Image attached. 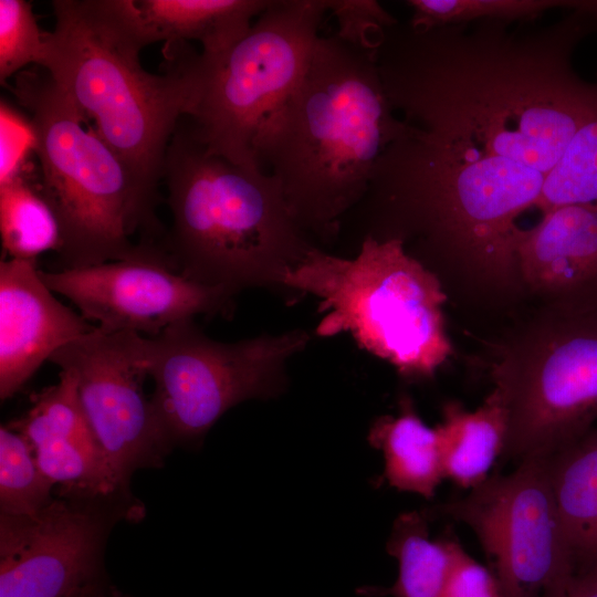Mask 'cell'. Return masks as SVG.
<instances>
[{
    "label": "cell",
    "instance_id": "cell-1",
    "mask_svg": "<svg viewBox=\"0 0 597 597\" xmlns=\"http://www.w3.org/2000/svg\"><path fill=\"white\" fill-rule=\"evenodd\" d=\"M590 7L579 1L546 25L398 21L375 49L385 94L404 121L437 138L546 176L597 112V82L573 66L577 45L597 31Z\"/></svg>",
    "mask_w": 597,
    "mask_h": 597
},
{
    "label": "cell",
    "instance_id": "cell-2",
    "mask_svg": "<svg viewBox=\"0 0 597 597\" xmlns=\"http://www.w3.org/2000/svg\"><path fill=\"white\" fill-rule=\"evenodd\" d=\"M544 180L523 164L484 158L409 124L381 153L355 208L362 239H398L441 282L458 276L476 292L510 297L524 290L517 219L535 208Z\"/></svg>",
    "mask_w": 597,
    "mask_h": 597
},
{
    "label": "cell",
    "instance_id": "cell-3",
    "mask_svg": "<svg viewBox=\"0 0 597 597\" xmlns=\"http://www.w3.org/2000/svg\"><path fill=\"white\" fill-rule=\"evenodd\" d=\"M408 126L385 94L375 50L320 35L303 76L261 124L253 154L279 181L298 228L331 242L381 153Z\"/></svg>",
    "mask_w": 597,
    "mask_h": 597
},
{
    "label": "cell",
    "instance_id": "cell-4",
    "mask_svg": "<svg viewBox=\"0 0 597 597\" xmlns=\"http://www.w3.org/2000/svg\"><path fill=\"white\" fill-rule=\"evenodd\" d=\"M52 8L55 24L40 67L157 195L168 145L193 104L199 54L187 42L166 44L168 66L153 74L118 0H55Z\"/></svg>",
    "mask_w": 597,
    "mask_h": 597
},
{
    "label": "cell",
    "instance_id": "cell-5",
    "mask_svg": "<svg viewBox=\"0 0 597 597\" xmlns=\"http://www.w3.org/2000/svg\"><path fill=\"white\" fill-rule=\"evenodd\" d=\"M163 178L172 224L164 248L184 276L234 296L285 293L286 271L316 247L298 228L274 176L211 153L184 117L168 145Z\"/></svg>",
    "mask_w": 597,
    "mask_h": 597
},
{
    "label": "cell",
    "instance_id": "cell-6",
    "mask_svg": "<svg viewBox=\"0 0 597 597\" xmlns=\"http://www.w3.org/2000/svg\"><path fill=\"white\" fill-rule=\"evenodd\" d=\"M19 73L12 91L31 113L41 168L39 188L51 206L61 231L56 252L60 269L155 255L146 243L160 226L155 214L157 195L150 192L124 160L80 114L42 67Z\"/></svg>",
    "mask_w": 597,
    "mask_h": 597
},
{
    "label": "cell",
    "instance_id": "cell-7",
    "mask_svg": "<svg viewBox=\"0 0 597 597\" xmlns=\"http://www.w3.org/2000/svg\"><path fill=\"white\" fill-rule=\"evenodd\" d=\"M285 292L317 297L315 334H349L408 381L433 378L453 354L446 331L448 301L439 276L398 239L365 237L350 259L314 247L282 280Z\"/></svg>",
    "mask_w": 597,
    "mask_h": 597
},
{
    "label": "cell",
    "instance_id": "cell-8",
    "mask_svg": "<svg viewBox=\"0 0 597 597\" xmlns=\"http://www.w3.org/2000/svg\"><path fill=\"white\" fill-rule=\"evenodd\" d=\"M491 377L507 410L502 457L548 458L597 420V304L548 303L500 347Z\"/></svg>",
    "mask_w": 597,
    "mask_h": 597
},
{
    "label": "cell",
    "instance_id": "cell-9",
    "mask_svg": "<svg viewBox=\"0 0 597 597\" xmlns=\"http://www.w3.org/2000/svg\"><path fill=\"white\" fill-rule=\"evenodd\" d=\"M327 12V0H271L229 51L199 53L198 87L185 118L211 153L260 168L255 135L303 76Z\"/></svg>",
    "mask_w": 597,
    "mask_h": 597
},
{
    "label": "cell",
    "instance_id": "cell-10",
    "mask_svg": "<svg viewBox=\"0 0 597 597\" xmlns=\"http://www.w3.org/2000/svg\"><path fill=\"white\" fill-rule=\"evenodd\" d=\"M311 334L295 328L238 342L205 335L193 320L148 337L150 396L158 419L176 444L198 443L232 407L269 399L287 386L286 364Z\"/></svg>",
    "mask_w": 597,
    "mask_h": 597
},
{
    "label": "cell",
    "instance_id": "cell-11",
    "mask_svg": "<svg viewBox=\"0 0 597 597\" xmlns=\"http://www.w3.org/2000/svg\"><path fill=\"white\" fill-rule=\"evenodd\" d=\"M434 512L469 526L489 561L501 597H557L576 574L549 485L547 458L490 475Z\"/></svg>",
    "mask_w": 597,
    "mask_h": 597
},
{
    "label": "cell",
    "instance_id": "cell-12",
    "mask_svg": "<svg viewBox=\"0 0 597 597\" xmlns=\"http://www.w3.org/2000/svg\"><path fill=\"white\" fill-rule=\"evenodd\" d=\"M148 337L96 326L50 362L72 369L85 417L122 492L133 473L161 467L175 447L144 391Z\"/></svg>",
    "mask_w": 597,
    "mask_h": 597
},
{
    "label": "cell",
    "instance_id": "cell-13",
    "mask_svg": "<svg viewBox=\"0 0 597 597\" xmlns=\"http://www.w3.org/2000/svg\"><path fill=\"white\" fill-rule=\"evenodd\" d=\"M30 516L0 513V597H69L101 582L115 496L61 495Z\"/></svg>",
    "mask_w": 597,
    "mask_h": 597
},
{
    "label": "cell",
    "instance_id": "cell-14",
    "mask_svg": "<svg viewBox=\"0 0 597 597\" xmlns=\"http://www.w3.org/2000/svg\"><path fill=\"white\" fill-rule=\"evenodd\" d=\"M56 294L102 329L155 337L198 315H229L234 295L177 272L167 254L42 271Z\"/></svg>",
    "mask_w": 597,
    "mask_h": 597
},
{
    "label": "cell",
    "instance_id": "cell-15",
    "mask_svg": "<svg viewBox=\"0 0 597 597\" xmlns=\"http://www.w3.org/2000/svg\"><path fill=\"white\" fill-rule=\"evenodd\" d=\"M96 328L59 301L36 260L0 262V397L14 396L61 348Z\"/></svg>",
    "mask_w": 597,
    "mask_h": 597
},
{
    "label": "cell",
    "instance_id": "cell-16",
    "mask_svg": "<svg viewBox=\"0 0 597 597\" xmlns=\"http://www.w3.org/2000/svg\"><path fill=\"white\" fill-rule=\"evenodd\" d=\"M524 289L549 303L597 304V205L551 210L515 248Z\"/></svg>",
    "mask_w": 597,
    "mask_h": 597
},
{
    "label": "cell",
    "instance_id": "cell-17",
    "mask_svg": "<svg viewBox=\"0 0 597 597\" xmlns=\"http://www.w3.org/2000/svg\"><path fill=\"white\" fill-rule=\"evenodd\" d=\"M271 0H118L127 22L145 46L187 41L205 55L229 51L250 31Z\"/></svg>",
    "mask_w": 597,
    "mask_h": 597
},
{
    "label": "cell",
    "instance_id": "cell-18",
    "mask_svg": "<svg viewBox=\"0 0 597 597\" xmlns=\"http://www.w3.org/2000/svg\"><path fill=\"white\" fill-rule=\"evenodd\" d=\"M556 512L576 573L597 570V429L547 458Z\"/></svg>",
    "mask_w": 597,
    "mask_h": 597
},
{
    "label": "cell",
    "instance_id": "cell-19",
    "mask_svg": "<svg viewBox=\"0 0 597 597\" xmlns=\"http://www.w3.org/2000/svg\"><path fill=\"white\" fill-rule=\"evenodd\" d=\"M444 479L462 489L483 483L496 459L502 457L507 433V410L493 387L475 410L455 400L442 406L436 427Z\"/></svg>",
    "mask_w": 597,
    "mask_h": 597
},
{
    "label": "cell",
    "instance_id": "cell-20",
    "mask_svg": "<svg viewBox=\"0 0 597 597\" xmlns=\"http://www.w3.org/2000/svg\"><path fill=\"white\" fill-rule=\"evenodd\" d=\"M368 442L384 455V479L399 491L432 499L444 479L438 432L402 396L396 416H381L371 425Z\"/></svg>",
    "mask_w": 597,
    "mask_h": 597
},
{
    "label": "cell",
    "instance_id": "cell-21",
    "mask_svg": "<svg viewBox=\"0 0 597 597\" xmlns=\"http://www.w3.org/2000/svg\"><path fill=\"white\" fill-rule=\"evenodd\" d=\"M459 543L451 534L431 538L428 512L400 514L386 545L387 552L398 561V577L389 588H366L362 594L443 597Z\"/></svg>",
    "mask_w": 597,
    "mask_h": 597
},
{
    "label": "cell",
    "instance_id": "cell-22",
    "mask_svg": "<svg viewBox=\"0 0 597 597\" xmlns=\"http://www.w3.org/2000/svg\"><path fill=\"white\" fill-rule=\"evenodd\" d=\"M28 172L25 168L0 186V234L3 255L10 259L36 260L61 247L55 213Z\"/></svg>",
    "mask_w": 597,
    "mask_h": 597
},
{
    "label": "cell",
    "instance_id": "cell-23",
    "mask_svg": "<svg viewBox=\"0 0 597 597\" xmlns=\"http://www.w3.org/2000/svg\"><path fill=\"white\" fill-rule=\"evenodd\" d=\"M59 376V381L34 396L32 407L9 427L31 448L49 441L98 444L82 408L75 373L62 368Z\"/></svg>",
    "mask_w": 597,
    "mask_h": 597
},
{
    "label": "cell",
    "instance_id": "cell-24",
    "mask_svg": "<svg viewBox=\"0 0 597 597\" xmlns=\"http://www.w3.org/2000/svg\"><path fill=\"white\" fill-rule=\"evenodd\" d=\"M572 205H597V112L579 127L545 176L535 208L543 216Z\"/></svg>",
    "mask_w": 597,
    "mask_h": 597
},
{
    "label": "cell",
    "instance_id": "cell-25",
    "mask_svg": "<svg viewBox=\"0 0 597 597\" xmlns=\"http://www.w3.org/2000/svg\"><path fill=\"white\" fill-rule=\"evenodd\" d=\"M53 486L40 470L28 441L9 426H1L0 513L34 515L53 500Z\"/></svg>",
    "mask_w": 597,
    "mask_h": 597
},
{
    "label": "cell",
    "instance_id": "cell-26",
    "mask_svg": "<svg viewBox=\"0 0 597 597\" xmlns=\"http://www.w3.org/2000/svg\"><path fill=\"white\" fill-rule=\"evenodd\" d=\"M578 1L559 0H408L409 23L432 28L478 20L533 22L552 9L575 10Z\"/></svg>",
    "mask_w": 597,
    "mask_h": 597
},
{
    "label": "cell",
    "instance_id": "cell-27",
    "mask_svg": "<svg viewBox=\"0 0 597 597\" xmlns=\"http://www.w3.org/2000/svg\"><path fill=\"white\" fill-rule=\"evenodd\" d=\"M48 32H42L25 0H0V81L4 84L23 67L43 64Z\"/></svg>",
    "mask_w": 597,
    "mask_h": 597
},
{
    "label": "cell",
    "instance_id": "cell-28",
    "mask_svg": "<svg viewBox=\"0 0 597 597\" xmlns=\"http://www.w3.org/2000/svg\"><path fill=\"white\" fill-rule=\"evenodd\" d=\"M337 21L336 34L352 44L375 50L384 30L398 20L375 0H327Z\"/></svg>",
    "mask_w": 597,
    "mask_h": 597
},
{
    "label": "cell",
    "instance_id": "cell-29",
    "mask_svg": "<svg viewBox=\"0 0 597 597\" xmlns=\"http://www.w3.org/2000/svg\"><path fill=\"white\" fill-rule=\"evenodd\" d=\"M32 121L6 101L0 103V186L20 176L35 150Z\"/></svg>",
    "mask_w": 597,
    "mask_h": 597
},
{
    "label": "cell",
    "instance_id": "cell-30",
    "mask_svg": "<svg viewBox=\"0 0 597 597\" xmlns=\"http://www.w3.org/2000/svg\"><path fill=\"white\" fill-rule=\"evenodd\" d=\"M443 597H501L490 567L468 554L459 543Z\"/></svg>",
    "mask_w": 597,
    "mask_h": 597
},
{
    "label": "cell",
    "instance_id": "cell-31",
    "mask_svg": "<svg viewBox=\"0 0 597 597\" xmlns=\"http://www.w3.org/2000/svg\"><path fill=\"white\" fill-rule=\"evenodd\" d=\"M557 597H597V570L576 573Z\"/></svg>",
    "mask_w": 597,
    "mask_h": 597
},
{
    "label": "cell",
    "instance_id": "cell-32",
    "mask_svg": "<svg viewBox=\"0 0 597 597\" xmlns=\"http://www.w3.org/2000/svg\"><path fill=\"white\" fill-rule=\"evenodd\" d=\"M69 597H108L102 586V580L91 584Z\"/></svg>",
    "mask_w": 597,
    "mask_h": 597
},
{
    "label": "cell",
    "instance_id": "cell-33",
    "mask_svg": "<svg viewBox=\"0 0 597 597\" xmlns=\"http://www.w3.org/2000/svg\"><path fill=\"white\" fill-rule=\"evenodd\" d=\"M108 597H122L119 594H114L113 596H108Z\"/></svg>",
    "mask_w": 597,
    "mask_h": 597
}]
</instances>
